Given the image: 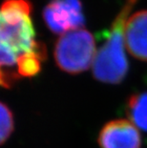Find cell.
<instances>
[{
  "mask_svg": "<svg viewBox=\"0 0 147 148\" xmlns=\"http://www.w3.org/2000/svg\"><path fill=\"white\" fill-rule=\"evenodd\" d=\"M29 0H4L0 5V86L12 88L21 77L41 70L46 50L36 39Z\"/></svg>",
  "mask_w": 147,
  "mask_h": 148,
  "instance_id": "1",
  "label": "cell"
},
{
  "mask_svg": "<svg viewBox=\"0 0 147 148\" xmlns=\"http://www.w3.org/2000/svg\"><path fill=\"white\" fill-rule=\"evenodd\" d=\"M137 1L125 0L106 36V41L96 52L93 63V75L101 82L120 83L128 73V61L124 52V32L130 17L129 14Z\"/></svg>",
  "mask_w": 147,
  "mask_h": 148,
  "instance_id": "2",
  "label": "cell"
},
{
  "mask_svg": "<svg viewBox=\"0 0 147 148\" xmlns=\"http://www.w3.org/2000/svg\"><path fill=\"white\" fill-rule=\"evenodd\" d=\"M95 37L84 28L61 34L55 46V63L65 73L77 75L88 70L96 55Z\"/></svg>",
  "mask_w": 147,
  "mask_h": 148,
  "instance_id": "3",
  "label": "cell"
},
{
  "mask_svg": "<svg viewBox=\"0 0 147 148\" xmlns=\"http://www.w3.org/2000/svg\"><path fill=\"white\" fill-rule=\"evenodd\" d=\"M43 19L53 33L63 34L85 23L80 0H52L43 10Z\"/></svg>",
  "mask_w": 147,
  "mask_h": 148,
  "instance_id": "4",
  "label": "cell"
},
{
  "mask_svg": "<svg viewBox=\"0 0 147 148\" xmlns=\"http://www.w3.org/2000/svg\"><path fill=\"white\" fill-rule=\"evenodd\" d=\"M98 143L101 148H140L142 138L131 121L115 119L101 128Z\"/></svg>",
  "mask_w": 147,
  "mask_h": 148,
  "instance_id": "5",
  "label": "cell"
},
{
  "mask_svg": "<svg viewBox=\"0 0 147 148\" xmlns=\"http://www.w3.org/2000/svg\"><path fill=\"white\" fill-rule=\"evenodd\" d=\"M124 45L134 58L147 61V10L137 12L128 18Z\"/></svg>",
  "mask_w": 147,
  "mask_h": 148,
  "instance_id": "6",
  "label": "cell"
},
{
  "mask_svg": "<svg viewBox=\"0 0 147 148\" xmlns=\"http://www.w3.org/2000/svg\"><path fill=\"white\" fill-rule=\"evenodd\" d=\"M126 112L136 127L147 132V92L131 96L127 101Z\"/></svg>",
  "mask_w": 147,
  "mask_h": 148,
  "instance_id": "7",
  "label": "cell"
},
{
  "mask_svg": "<svg viewBox=\"0 0 147 148\" xmlns=\"http://www.w3.org/2000/svg\"><path fill=\"white\" fill-rule=\"evenodd\" d=\"M14 116L10 108L0 101V145L10 138L14 131Z\"/></svg>",
  "mask_w": 147,
  "mask_h": 148,
  "instance_id": "8",
  "label": "cell"
}]
</instances>
